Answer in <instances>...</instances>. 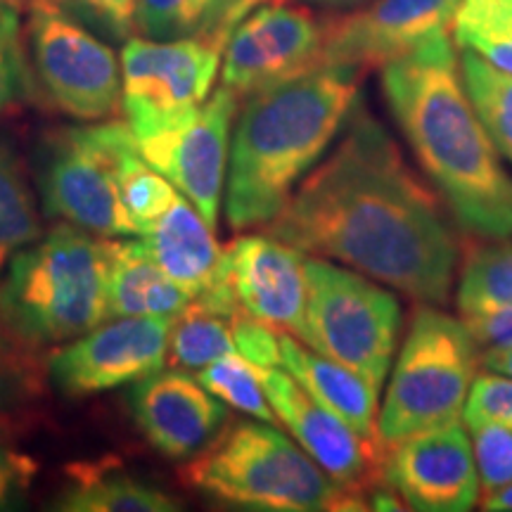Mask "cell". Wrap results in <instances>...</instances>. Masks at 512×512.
Returning a JSON list of instances; mask_svg holds the SVG:
<instances>
[{
  "label": "cell",
  "mask_w": 512,
  "mask_h": 512,
  "mask_svg": "<svg viewBox=\"0 0 512 512\" xmlns=\"http://www.w3.org/2000/svg\"><path fill=\"white\" fill-rule=\"evenodd\" d=\"M226 36L128 38L121 50V107L133 138L166 131L211 95Z\"/></svg>",
  "instance_id": "30bf717a"
},
{
  "label": "cell",
  "mask_w": 512,
  "mask_h": 512,
  "mask_svg": "<svg viewBox=\"0 0 512 512\" xmlns=\"http://www.w3.org/2000/svg\"><path fill=\"white\" fill-rule=\"evenodd\" d=\"M448 214L389 128L356 100L335 143L266 233L415 302L444 306L460 268V240Z\"/></svg>",
  "instance_id": "6da1fadb"
},
{
  "label": "cell",
  "mask_w": 512,
  "mask_h": 512,
  "mask_svg": "<svg viewBox=\"0 0 512 512\" xmlns=\"http://www.w3.org/2000/svg\"><path fill=\"white\" fill-rule=\"evenodd\" d=\"M197 380L216 399H221L226 406L235 408V411L247 413L249 418L268 422V425H280L278 415H275L271 401L266 396L261 368L249 363L238 351L209 363L207 368H202L197 373Z\"/></svg>",
  "instance_id": "4dcf8cb0"
},
{
  "label": "cell",
  "mask_w": 512,
  "mask_h": 512,
  "mask_svg": "<svg viewBox=\"0 0 512 512\" xmlns=\"http://www.w3.org/2000/svg\"><path fill=\"white\" fill-rule=\"evenodd\" d=\"M325 22L328 17L306 3L259 0L230 31L221 62L223 86L247 98L323 67Z\"/></svg>",
  "instance_id": "8fae6325"
},
{
  "label": "cell",
  "mask_w": 512,
  "mask_h": 512,
  "mask_svg": "<svg viewBox=\"0 0 512 512\" xmlns=\"http://www.w3.org/2000/svg\"><path fill=\"white\" fill-rule=\"evenodd\" d=\"M36 351L12 332L0 313V418H24L41 401L46 370Z\"/></svg>",
  "instance_id": "f546056e"
},
{
  "label": "cell",
  "mask_w": 512,
  "mask_h": 512,
  "mask_svg": "<svg viewBox=\"0 0 512 512\" xmlns=\"http://www.w3.org/2000/svg\"><path fill=\"white\" fill-rule=\"evenodd\" d=\"M306 290V347L354 370L380 392L401 337L394 290L316 256H306Z\"/></svg>",
  "instance_id": "52a82bcc"
},
{
  "label": "cell",
  "mask_w": 512,
  "mask_h": 512,
  "mask_svg": "<svg viewBox=\"0 0 512 512\" xmlns=\"http://www.w3.org/2000/svg\"><path fill=\"white\" fill-rule=\"evenodd\" d=\"M233 88H216L207 100L162 133L136 140L145 162L169 178L216 230L226 190L230 136L240 112Z\"/></svg>",
  "instance_id": "7c38bea8"
},
{
  "label": "cell",
  "mask_w": 512,
  "mask_h": 512,
  "mask_svg": "<svg viewBox=\"0 0 512 512\" xmlns=\"http://www.w3.org/2000/svg\"><path fill=\"white\" fill-rule=\"evenodd\" d=\"M460 0H373L347 15H328L323 67L358 76L382 72L439 34H451Z\"/></svg>",
  "instance_id": "4fadbf2b"
},
{
  "label": "cell",
  "mask_w": 512,
  "mask_h": 512,
  "mask_svg": "<svg viewBox=\"0 0 512 512\" xmlns=\"http://www.w3.org/2000/svg\"><path fill=\"white\" fill-rule=\"evenodd\" d=\"M110 240L57 223L12 256L0 313L34 349L72 342L110 320Z\"/></svg>",
  "instance_id": "277c9868"
},
{
  "label": "cell",
  "mask_w": 512,
  "mask_h": 512,
  "mask_svg": "<svg viewBox=\"0 0 512 512\" xmlns=\"http://www.w3.org/2000/svg\"><path fill=\"white\" fill-rule=\"evenodd\" d=\"M460 318L486 316L512 306V238L494 240L467 254L458 268Z\"/></svg>",
  "instance_id": "d4e9b609"
},
{
  "label": "cell",
  "mask_w": 512,
  "mask_h": 512,
  "mask_svg": "<svg viewBox=\"0 0 512 512\" xmlns=\"http://www.w3.org/2000/svg\"><path fill=\"white\" fill-rule=\"evenodd\" d=\"M479 363H482L484 370H489V373H501L512 377V347L482 349Z\"/></svg>",
  "instance_id": "f35d334b"
},
{
  "label": "cell",
  "mask_w": 512,
  "mask_h": 512,
  "mask_svg": "<svg viewBox=\"0 0 512 512\" xmlns=\"http://www.w3.org/2000/svg\"><path fill=\"white\" fill-rule=\"evenodd\" d=\"M299 3H306V5H316V8L342 10V8H354V5H361L363 0H299Z\"/></svg>",
  "instance_id": "60d3db41"
},
{
  "label": "cell",
  "mask_w": 512,
  "mask_h": 512,
  "mask_svg": "<svg viewBox=\"0 0 512 512\" xmlns=\"http://www.w3.org/2000/svg\"><path fill=\"white\" fill-rule=\"evenodd\" d=\"M110 318H176L190 304L140 240H110Z\"/></svg>",
  "instance_id": "44dd1931"
},
{
  "label": "cell",
  "mask_w": 512,
  "mask_h": 512,
  "mask_svg": "<svg viewBox=\"0 0 512 512\" xmlns=\"http://www.w3.org/2000/svg\"><path fill=\"white\" fill-rule=\"evenodd\" d=\"M117 183L121 202H124L128 216L138 230V238L145 235L152 228V223L181 195L169 178L145 162L131 128H126L117 147Z\"/></svg>",
  "instance_id": "484cf974"
},
{
  "label": "cell",
  "mask_w": 512,
  "mask_h": 512,
  "mask_svg": "<svg viewBox=\"0 0 512 512\" xmlns=\"http://www.w3.org/2000/svg\"><path fill=\"white\" fill-rule=\"evenodd\" d=\"M69 482L55 498L64 512H174L181 503L126 472L114 458L67 467Z\"/></svg>",
  "instance_id": "7402d4cb"
},
{
  "label": "cell",
  "mask_w": 512,
  "mask_h": 512,
  "mask_svg": "<svg viewBox=\"0 0 512 512\" xmlns=\"http://www.w3.org/2000/svg\"><path fill=\"white\" fill-rule=\"evenodd\" d=\"M81 10H86L95 22L107 27L112 34L128 36L136 27L138 0H76Z\"/></svg>",
  "instance_id": "8d00e7d4"
},
{
  "label": "cell",
  "mask_w": 512,
  "mask_h": 512,
  "mask_svg": "<svg viewBox=\"0 0 512 512\" xmlns=\"http://www.w3.org/2000/svg\"><path fill=\"white\" fill-rule=\"evenodd\" d=\"M219 273L242 313L304 342V252L268 233L240 235L223 249Z\"/></svg>",
  "instance_id": "e0dca14e"
},
{
  "label": "cell",
  "mask_w": 512,
  "mask_h": 512,
  "mask_svg": "<svg viewBox=\"0 0 512 512\" xmlns=\"http://www.w3.org/2000/svg\"><path fill=\"white\" fill-rule=\"evenodd\" d=\"M477 349L463 318L448 316L437 304L413 311L377 415L382 448L463 420L477 377Z\"/></svg>",
  "instance_id": "8992f818"
},
{
  "label": "cell",
  "mask_w": 512,
  "mask_h": 512,
  "mask_svg": "<svg viewBox=\"0 0 512 512\" xmlns=\"http://www.w3.org/2000/svg\"><path fill=\"white\" fill-rule=\"evenodd\" d=\"M235 351L256 368H280V332L247 313L230 318Z\"/></svg>",
  "instance_id": "e575fe53"
},
{
  "label": "cell",
  "mask_w": 512,
  "mask_h": 512,
  "mask_svg": "<svg viewBox=\"0 0 512 512\" xmlns=\"http://www.w3.org/2000/svg\"><path fill=\"white\" fill-rule=\"evenodd\" d=\"M140 238L159 268L190 297H197L211 283L221 264L223 249L214 228L183 195Z\"/></svg>",
  "instance_id": "ffe728a7"
},
{
  "label": "cell",
  "mask_w": 512,
  "mask_h": 512,
  "mask_svg": "<svg viewBox=\"0 0 512 512\" xmlns=\"http://www.w3.org/2000/svg\"><path fill=\"white\" fill-rule=\"evenodd\" d=\"M451 38L456 48L512 74V0H460Z\"/></svg>",
  "instance_id": "83f0119b"
},
{
  "label": "cell",
  "mask_w": 512,
  "mask_h": 512,
  "mask_svg": "<svg viewBox=\"0 0 512 512\" xmlns=\"http://www.w3.org/2000/svg\"><path fill=\"white\" fill-rule=\"evenodd\" d=\"M363 76L318 67L245 98L230 136L223 200L235 233L266 228L330 150Z\"/></svg>",
  "instance_id": "3957f363"
},
{
  "label": "cell",
  "mask_w": 512,
  "mask_h": 512,
  "mask_svg": "<svg viewBox=\"0 0 512 512\" xmlns=\"http://www.w3.org/2000/svg\"><path fill=\"white\" fill-rule=\"evenodd\" d=\"M233 351L235 342L230 332V318L209 311L195 299H190V304L171 323L166 358L176 370H185V373L202 370Z\"/></svg>",
  "instance_id": "4316f807"
},
{
  "label": "cell",
  "mask_w": 512,
  "mask_h": 512,
  "mask_svg": "<svg viewBox=\"0 0 512 512\" xmlns=\"http://www.w3.org/2000/svg\"><path fill=\"white\" fill-rule=\"evenodd\" d=\"M128 124L62 128L46 140L38 190L48 216L100 238H136L138 230L121 202L117 147Z\"/></svg>",
  "instance_id": "ba28073f"
},
{
  "label": "cell",
  "mask_w": 512,
  "mask_h": 512,
  "mask_svg": "<svg viewBox=\"0 0 512 512\" xmlns=\"http://www.w3.org/2000/svg\"><path fill=\"white\" fill-rule=\"evenodd\" d=\"M259 0H138L136 27L152 41L230 36L238 19Z\"/></svg>",
  "instance_id": "603a6c76"
},
{
  "label": "cell",
  "mask_w": 512,
  "mask_h": 512,
  "mask_svg": "<svg viewBox=\"0 0 512 512\" xmlns=\"http://www.w3.org/2000/svg\"><path fill=\"white\" fill-rule=\"evenodd\" d=\"M174 318L105 320L53 351L46 370L64 396H91L133 384L164 368Z\"/></svg>",
  "instance_id": "5bb4252c"
},
{
  "label": "cell",
  "mask_w": 512,
  "mask_h": 512,
  "mask_svg": "<svg viewBox=\"0 0 512 512\" xmlns=\"http://www.w3.org/2000/svg\"><path fill=\"white\" fill-rule=\"evenodd\" d=\"M36 475V463L0 439V510H12L22 503Z\"/></svg>",
  "instance_id": "d590c367"
},
{
  "label": "cell",
  "mask_w": 512,
  "mask_h": 512,
  "mask_svg": "<svg viewBox=\"0 0 512 512\" xmlns=\"http://www.w3.org/2000/svg\"><path fill=\"white\" fill-rule=\"evenodd\" d=\"M475 448L482 494L512 484V432L491 422H465Z\"/></svg>",
  "instance_id": "d6a6232c"
},
{
  "label": "cell",
  "mask_w": 512,
  "mask_h": 512,
  "mask_svg": "<svg viewBox=\"0 0 512 512\" xmlns=\"http://www.w3.org/2000/svg\"><path fill=\"white\" fill-rule=\"evenodd\" d=\"M479 508L489 512H512V484H505L501 489L486 491L479 498Z\"/></svg>",
  "instance_id": "ab89813d"
},
{
  "label": "cell",
  "mask_w": 512,
  "mask_h": 512,
  "mask_svg": "<svg viewBox=\"0 0 512 512\" xmlns=\"http://www.w3.org/2000/svg\"><path fill=\"white\" fill-rule=\"evenodd\" d=\"M380 74L403 140L458 226L484 240L512 238V174L465 91L451 34Z\"/></svg>",
  "instance_id": "7a4b0ae2"
},
{
  "label": "cell",
  "mask_w": 512,
  "mask_h": 512,
  "mask_svg": "<svg viewBox=\"0 0 512 512\" xmlns=\"http://www.w3.org/2000/svg\"><path fill=\"white\" fill-rule=\"evenodd\" d=\"M261 380L278 422L361 508L380 486L384 448L363 439L332 415L285 368H261Z\"/></svg>",
  "instance_id": "9a60e30c"
},
{
  "label": "cell",
  "mask_w": 512,
  "mask_h": 512,
  "mask_svg": "<svg viewBox=\"0 0 512 512\" xmlns=\"http://www.w3.org/2000/svg\"><path fill=\"white\" fill-rule=\"evenodd\" d=\"M31 69L22 41L19 10L10 0H0V117L29 98Z\"/></svg>",
  "instance_id": "1f68e13d"
},
{
  "label": "cell",
  "mask_w": 512,
  "mask_h": 512,
  "mask_svg": "<svg viewBox=\"0 0 512 512\" xmlns=\"http://www.w3.org/2000/svg\"><path fill=\"white\" fill-rule=\"evenodd\" d=\"M181 479L219 503L271 512L358 510L297 441L268 422H235L183 465Z\"/></svg>",
  "instance_id": "5b68a950"
},
{
  "label": "cell",
  "mask_w": 512,
  "mask_h": 512,
  "mask_svg": "<svg viewBox=\"0 0 512 512\" xmlns=\"http://www.w3.org/2000/svg\"><path fill=\"white\" fill-rule=\"evenodd\" d=\"M131 415L150 446L171 460H190L226 430L228 408L185 370H157L133 382Z\"/></svg>",
  "instance_id": "ac0fdd59"
},
{
  "label": "cell",
  "mask_w": 512,
  "mask_h": 512,
  "mask_svg": "<svg viewBox=\"0 0 512 512\" xmlns=\"http://www.w3.org/2000/svg\"><path fill=\"white\" fill-rule=\"evenodd\" d=\"M280 368H285L309 392L311 399L347 422L356 434L380 444L377 389L370 387L361 375L318 354L287 332H280Z\"/></svg>",
  "instance_id": "d6986e66"
},
{
  "label": "cell",
  "mask_w": 512,
  "mask_h": 512,
  "mask_svg": "<svg viewBox=\"0 0 512 512\" xmlns=\"http://www.w3.org/2000/svg\"><path fill=\"white\" fill-rule=\"evenodd\" d=\"M382 479L420 512H467L482 498L475 448L460 422L384 448Z\"/></svg>",
  "instance_id": "2e32d148"
},
{
  "label": "cell",
  "mask_w": 512,
  "mask_h": 512,
  "mask_svg": "<svg viewBox=\"0 0 512 512\" xmlns=\"http://www.w3.org/2000/svg\"><path fill=\"white\" fill-rule=\"evenodd\" d=\"M465 91L505 162L512 164V74L482 57L460 50Z\"/></svg>",
  "instance_id": "f1b7e54d"
},
{
  "label": "cell",
  "mask_w": 512,
  "mask_h": 512,
  "mask_svg": "<svg viewBox=\"0 0 512 512\" xmlns=\"http://www.w3.org/2000/svg\"><path fill=\"white\" fill-rule=\"evenodd\" d=\"M491 422L512 432V377L501 373L477 375L467 396L463 422Z\"/></svg>",
  "instance_id": "836d02e7"
},
{
  "label": "cell",
  "mask_w": 512,
  "mask_h": 512,
  "mask_svg": "<svg viewBox=\"0 0 512 512\" xmlns=\"http://www.w3.org/2000/svg\"><path fill=\"white\" fill-rule=\"evenodd\" d=\"M31 74L50 105L79 121L112 117L121 105V62L114 50L57 0H29Z\"/></svg>",
  "instance_id": "9c48e42d"
},
{
  "label": "cell",
  "mask_w": 512,
  "mask_h": 512,
  "mask_svg": "<svg viewBox=\"0 0 512 512\" xmlns=\"http://www.w3.org/2000/svg\"><path fill=\"white\" fill-rule=\"evenodd\" d=\"M10 3H15V5H17V3H22V0H10Z\"/></svg>",
  "instance_id": "b9f144b4"
},
{
  "label": "cell",
  "mask_w": 512,
  "mask_h": 512,
  "mask_svg": "<svg viewBox=\"0 0 512 512\" xmlns=\"http://www.w3.org/2000/svg\"><path fill=\"white\" fill-rule=\"evenodd\" d=\"M43 235L27 164L8 138H0V275L19 249Z\"/></svg>",
  "instance_id": "cb8c5ba5"
},
{
  "label": "cell",
  "mask_w": 512,
  "mask_h": 512,
  "mask_svg": "<svg viewBox=\"0 0 512 512\" xmlns=\"http://www.w3.org/2000/svg\"><path fill=\"white\" fill-rule=\"evenodd\" d=\"M463 323L467 325L479 349L512 347V306L486 313V316L463 318Z\"/></svg>",
  "instance_id": "74e56055"
}]
</instances>
